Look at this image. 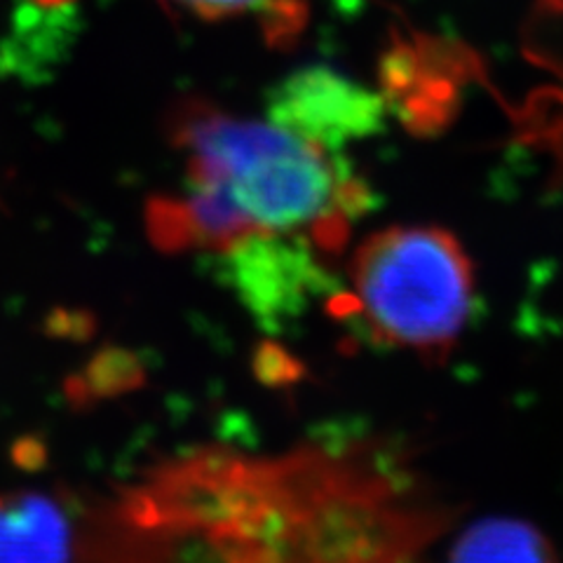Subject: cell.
Masks as SVG:
<instances>
[{
	"label": "cell",
	"mask_w": 563,
	"mask_h": 563,
	"mask_svg": "<svg viewBox=\"0 0 563 563\" xmlns=\"http://www.w3.org/2000/svg\"><path fill=\"white\" fill-rule=\"evenodd\" d=\"M254 372L266 385H287L301 376V364H298L287 350L275 343H263L256 350Z\"/></svg>",
	"instance_id": "ba28073f"
},
{
	"label": "cell",
	"mask_w": 563,
	"mask_h": 563,
	"mask_svg": "<svg viewBox=\"0 0 563 563\" xmlns=\"http://www.w3.org/2000/svg\"><path fill=\"white\" fill-rule=\"evenodd\" d=\"M172 139L186 155L188 179L219 188L254 233L298 235L317 252H336L368 202L339 153L273 120L190 101L174 115Z\"/></svg>",
	"instance_id": "6da1fadb"
},
{
	"label": "cell",
	"mask_w": 563,
	"mask_h": 563,
	"mask_svg": "<svg viewBox=\"0 0 563 563\" xmlns=\"http://www.w3.org/2000/svg\"><path fill=\"white\" fill-rule=\"evenodd\" d=\"M449 563H561L552 540L517 517H484L457 533Z\"/></svg>",
	"instance_id": "8992f818"
},
{
	"label": "cell",
	"mask_w": 563,
	"mask_h": 563,
	"mask_svg": "<svg viewBox=\"0 0 563 563\" xmlns=\"http://www.w3.org/2000/svg\"><path fill=\"white\" fill-rule=\"evenodd\" d=\"M76 507L41 490L0 493V563H78Z\"/></svg>",
	"instance_id": "5b68a950"
},
{
	"label": "cell",
	"mask_w": 563,
	"mask_h": 563,
	"mask_svg": "<svg viewBox=\"0 0 563 563\" xmlns=\"http://www.w3.org/2000/svg\"><path fill=\"white\" fill-rule=\"evenodd\" d=\"M221 256L225 282H231L246 310L266 327L294 320L324 279L314 246L298 235L258 233Z\"/></svg>",
	"instance_id": "277c9868"
},
{
	"label": "cell",
	"mask_w": 563,
	"mask_h": 563,
	"mask_svg": "<svg viewBox=\"0 0 563 563\" xmlns=\"http://www.w3.org/2000/svg\"><path fill=\"white\" fill-rule=\"evenodd\" d=\"M383 118L380 95L324 64L296 68L268 97V120L331 153L374 134Z\"/></svg>",
	"instance_id": "3957f363"
},
{
	"label": "cell",
	"mask_w": 563,
	"mask_h": 563,
	"mask_svg": "<svg viewBox=\"0 0 563 563\" xmlns=\"http://www.w3.org/2000/svg\"><path fill=\"white\" fill-rule=\"evenodd\" d=\"M146 383L139 357L122 347H103L66 383V393L80 407L101 399L130 395Z\"/></svg>",
	"instance_id": "52a82bcc"
},
{
	"label": "cell",
	"mask_w": 563,
	"mask_h": 563,
	"mask_svg": "<svg viewBox=\"0 0 563 563\" xmlns=\"http://www.w3.org/2000/svg\"><path fill=\"white\" fill-rule=\"evenodd\" d=\"M352 312L383 343L437 357L474 306V268L444 228L393 225L368 235L350 263Z\"/></svg>",
	"instance_id": "7a4b0ae2"
},
{
	"label": "cell",
	"mask_w": 563,
	"mask_h": 563,
	"mask_svg": "<svg viewBox=\"0 0 563 563\" xmlns=\"http://www.w3.org/2000/svg\"><path fill=\"white\" fill-rule=\"evenodd\" d=\"M174 8H181L202 20H225L271 5V0H167Z\"/></svg>",
	"instance_id": "9c48e42d"
}]
</instances>
